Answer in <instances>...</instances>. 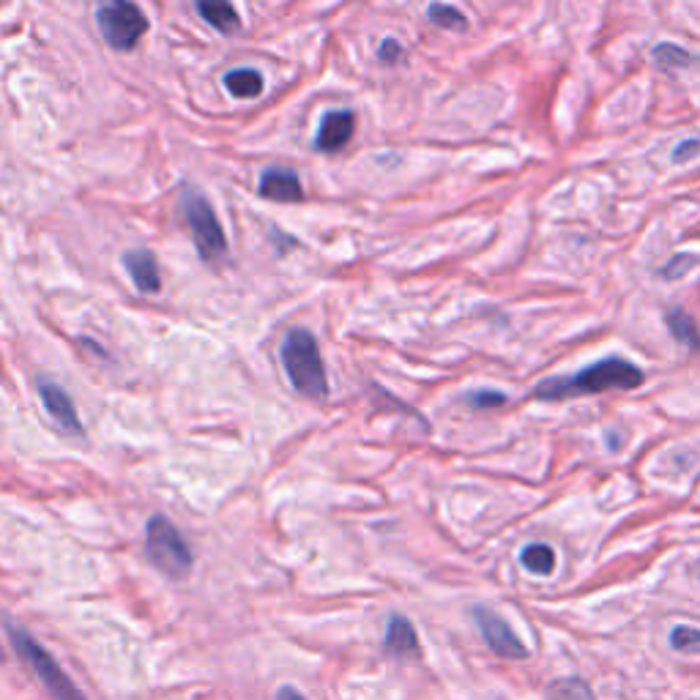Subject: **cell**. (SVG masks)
I'll list each match as a JSON object with an SVG mask.
<instances>
[{
    "instance_id": "obj_1",
    "label": "cell",
    "mask_w": 700,
    "mask_h": 700,
    "mask_svg": "<svg viewBox=\"0 0 700 700\" xmlns=\"http://www.w3.org/2000/svg\"><path fill=\"white\" fill-rule=\"evenodd\" d=\"M640 383H644V372L638 367L619 359V356H608V359L586 367L572 378H547L534 389V397L556 403V399L602 394L610 389H638Z\"/></svg>"
},
{
    "instance_id": "obj_2",
    "label": "cell",
    "mask_w": 700,
    "mask_h": 700,
    "mask_svg": "<svg viewBox=\"0 0 700 700\" xmlns=\"http://www.w3.org/2000/svg\"><path fill=\"white\" fill-rule=\"evenodd\" d=\"M279 359L285 367V376L291 386L298 394L309 399H323L329 394V381H326V367L320 359L318 340L309 329H293L288 331Z\"/></svg>"
},
{
    "instance_id": "obj_3",
    "label": "cell",
    "mask_w": 700,
    "mask_h": 700,
    "mask_svg": "<svg viewBox=\"0 0 700 700\" xmlns=\"http://www.w3.org/2000/svg\"><path fill=\"white\" fill-rule=\"evenodd\" d=\"M7 633H9V638H12L14 651H17V654L23 657L25 665H28L30 671L39 676V682L44 684V689L52 695V698L55 700H88L86 695L77 689V684L66 676V671L58 665L55 657H52L50 651H47L44 646L34 638V635H28L23 626H17V624H7Z\"/></svg>"
},
{
    "instance_id": "obj_4",
    "label": "cell",
    "mask_w": 700,
    "mask_h": 700,
    "mask_svg": "<svg viewBox=\"0 0 700 700\" xmlns=\"http://www.w3.org/2000/svg\"><path fill=\"white\" fill-rule=\"evenodd\" d=\"M145 552L151 564L173 581H181L192 570V550L165 514H154L145 525Z\"/></svg>"
},
{
    "instance_id": "obj_5",
    "label": "cell",
    "mask_w": 700,
    "mask_h": 700,
    "mask_svg": "<svg viewBox=\"0 0 700 700\" xmlns=\"http://www.w3.org/2000/svg\"><path fill=\"white\" fill-rule=\"evenodd\" d=\"M178 205H181L183 222L189 225V233H192L194 246H198L200 257L203 260H219L228 252V239H225V230L219 225L217 214H214L212 203L192 187L181 189V198H178Z\"/></svg>"
},
{
    "instance_id": "obj_6",
    "label": "cell",
    "mask_w": 700,
    "mask_h": 700,
    "mask_svg": "<svg viewBox=\"0 0 700 700\" xmlns=\"http://www.w3.org/2000/svg\"><path fill=\"white\" fill-rule=\"evenodd\" d=\"M97 25L113 50L129 52L149 34V17L135 0H97Z\"/></svg>"
},
{
    "instance_id": "obj_7",
    "label": "cell",
    "mask_w": 700,
    "mask_h": 700,
    "mask_svg": "<svg viewBox=\"0 0 700 700\" xmlns=\"http://www.w3.org/2000/svg\"><path fill=\"white\" fill-rule=\"evenodd\" d=\"M473 621H476L479 633H482L484 644H487V649L493 651V654L507 657V660H525V657H529V649H525L523 640L514 635L512 626L498 613L476 604V608H473Z\"/></svg>"
},
{
    "instance_id": "obj_8",
    "label": "cell",
    "mask_w": 700,
    "mask_h": 700,
    "mask_svg": "<svg viewBox=\"0 0 700 700\" xmlns=\"http://www.w3.org/2000/svg\"><path fill=\"white\" fill-rule=\"evenodd\" d=\"M356 129V118L351 110H331L320 118L318 135H315V149L320 154H336L351 143Z\"/></svg>"
},
{
    "instance_id": "obj_9",
    "label": "cell",
    "mask_w": 700,
    "mask_h": 700,
    "mask_svg": "<svg viewBox=\"0 0 700 700\" xmlns=\"http://www.w3.org/2000/svg\"><path fill=\"white\" fill-rule=\"evenodd\" d=\"M39 394L41 403H44L47 413L52 416V422L63 430L66 435H82V422L80 413H77L75 403L66 394V389L58 386V383L41 381L39 383Z\"/></svg>"
},
{
    "instance_id": "obj_10",
    "label": "cell",
    "mask_w": 700,
    "mask_h": 700,
    "mask_svg": "<svg viewBox=\"0 0 700 700\" xmlns=\"http://www.w3.org/2000/svg\"><path fill=\"white\" fill-rule=\"evenodd\" d=\"M257 192H260V198L273 200V203H298L304 198L302 178L291 167H268L260 176Z\"/></svg>"
},
{
    "instance_id": "obj_11",
    "label": "cell",
    "mask_w": 700,
    "mask_h": 700,
    "mask_svg": "<svg viewBox=\"0 0 700 700\" xmlns=\"http://www.w3.org/2000/svg\"><path fill=\"white\" fill-rule=\"evenodd\" d=\"M124 268L140 293H149V296H154V293L162 291L160 263H156L154 252L129 250L124 255Z\"/></svg>"
},
{
    "instance_id": "obj_12",
    "label": "cell",
    "mask_w": 700,
    "mask_h": 700,
    "mask_svg": "<svg viewBox=\"0 0 700 700\" xmlns=\"http://www.w3.org/2000/svg\"><path fill=\"white\" fill-rule=\"evenodd\" d=\"M383 649L392 657H419L422 646H419V635H416L413 624L405 615L394 613L386 624V640Z\"/></svg>"
},
{
    "instance_id": "obj_13",
    "label": "cell",
    "mask_w": 700,
    "mask_h": 700,
    "mask_svg": "<svg viewBox=\"0 0 700 700\" xmlns=\"http://www.w3.org/2000/svg\"><path fill=\"white\" fill-rule=\"evenodd\" d=\"M192 3H194V9H198L200 17L212 25L214 30H219V34L230 36L239 30L241 20H239V12H236V7L230 3V0H192Z\"/></svg>"
},
{
    "instance_id": "obj_14",
    "label": "cell",
    "mask_w": 700,
    "mask_h": 700,
    "mask_svg": "<svg viewBox=\"0 0 700 700\" xmlns=\"http://www.w3.org/2000/svg\"><path fill=\"white\" fill-rule=\"evenodd\" d=\"M225 88L236 99H257L263 93V77L255 68H233L225 75Z\"/></svg>"
},
{
    "instance_id": "obj_15",
    "label": "cell",
    "mask_w": 700,
    "mask_h": 700,
    "mask_svg": "<svg viewBox=\"0 0 700 700\" xmlns=\"http://www.w3.org/2000/svg\"><path fill=\"white\" fill-rule=\"evenodd\" d=\"M520 564H523L531 575H550L552 567H556V552H552L550 545L534 542V545H529L520 552Z\"/></svg>"
},
{
    "instance_id": "obj_16",
    "label": "cell",
    "mask_w": 700,
    "mask_h": 700,
    "mask_svg": "<svg viewBox=\"0 0 700 700\" xmlns=\"http://www.w3.org/2000/svg\"><path fill=\"white\" fill-rule=\"evenodd\" d=\"M667 329H671V334L676 336L678 342H684L689 351H700V331L684 309H671V313H667Z\"/></svg>"
},
{
    "instance_id": "obj_17",
    "label": "cell",
    "mask_w": 700,
    "mask_h": 700,
    "mask_svg": "<svg viewBox=\"0 0 700 700\" xmlns=\"http://www.w3.org/2000/svg\"><path fill=\"white\" fill-rule=\"evenodd\" d=\"M654 63L662 68V72H678V68H687L692 66V55H689L687 50H682V47L676 44H660L654 47Z\"/></svg>"
},
{
    "instance_id": "obj_18",
    "label": "cell",
    "mask_w": 700,
    "mask_h": 700,
    "mask_svg": "<svg viewBox=\"0 0 700 700\" xmlns=\"http://www.w3.org/2000/svg\"><path fill=\"white\" fill-rule=\"evenodd\" d=\"M428 17H430V23L438 25V28H444V30H462L468 25V20L462 17L460 9L449 7V3H430Z\"/></svg>"
},
{
    "instance_id": "obj_19",
    "label": "cell",
    "mask_w": 700,
    "mask_h": 700,
    "mask_svg": "<svg viewBox=\"0 0 700 700\" xmlns=\"http://www.w3.org/2000/svg\"><path fill=\"white\" fill-rule=\"evenodd\" d=\"M698 263H700V257L692 255V252H678L671 263H665V266H662L660 277L667 279V282H673V279H682L684 273H687L692 266H698Z\"/></svg>"
},
{
    "instance_id": "obj_20",
    "label": "cell",
    "mask_w": 700,
    "mask_h": 700,
    "mask_svg": "<svg viewBox=\"0 0 700 700\" xmlns=\"http://www.w3.org/2000/svg\"><path fill=\"white\" fill-rule=\"evenodd\" d=\"M671 646L678 651H698L700 649V629L698 626H673Z\"/></svg>"
},
{
    "instance_id": "obj_21",
    "label": "cell",
    "mask_w": 700,
    "mask_h": 700,
    "mask_svg": "<svg viewBox=\"0 0 700 700\" xmlns=\"http://www.w3.org/2000/svg\"><path fill=\"white\" fill-rule=\"evenodd\" d=\"M466 403L471 405V408H498V405L507 403V394L493 392V389H482V392L468 394Z\"/></svg>"
},
{
    "instance_id": "obj_22",
    "label": "cell",
    "mask_w": 700,
    "mask_h": 700,
    "mask_svg": "<svg viewBox=\"0 0 700 700\" xmlns=\"http://www.w3.org/2000/svg\"><path fill=\"white\" fill-rule=\"evenodd\" d=\"M378 58H381L383 63H397L399 58H403V47L394 39H383V44L378 47Z\"/></svg>"
},
{
    "instance_id": "obj_23",
    "label": "cell",
    "mask_w": 700,
    "mask_h": 700,
    "mask_svg": "<svg viewBox=\"0 0 700 700\" xmlns=\"http://www.w3.org/2000/svg\"><path fill=\"white\" fill-rule=\"evenodd\" d=\"M695 154H700V140H684V143H678V149L673 151V162H689Z\"/></svg>"
},
{
    "instance_id": "obj_24",
    "label": "cell",
    "mask_w": 700,
    "mask_h": 700,
    "mask_svg": "<svg viewBox=\"0 0 700 700\" xmlns=\"http://www.w3.org/2000/svg\"><path fill=\"white\" fill-rule=\"evenodd\" d=\"M277 700H307L296 687H282L277 692Z\"/></svg>"
}]
</instances>
